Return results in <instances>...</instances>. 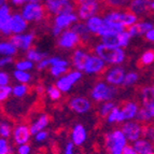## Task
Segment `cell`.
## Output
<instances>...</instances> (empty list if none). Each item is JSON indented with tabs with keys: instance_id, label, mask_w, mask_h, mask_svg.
Masks as SVG:
<instances>
[{
	"instance_id": "6da1fadb",
	"label": "cell",
	"mask_w": 154,
	"mask_h": 154,
	"mask_svg": "<svg viewBox=\"0 0 154 154\" xmlns=\"http://www.w3.org/2000/svg\"><path fill=\"white\" fill-rule=\"evenodd\" d=\"M103 20L106 25L119 30H123L137 23L139 21V17H137L128 10H109L105 12Z\"/></svg>"
},
{
	"instance_id": "7402d4cb",
	"label": "cell",
	"mask_w": 154,
	"mask_h": 154,
	"mask_svg": "<svg viewBox=\"0 0 154 154\" xmlns=\"http://www.w3.org/2000/svg\"><path fill=\"white\" fill-rule=\"evenodd\" d=\"M70 141L77 146H80L84 144V142L88 139V131L86 128L82 124H75L71 129L70 133Z\"/></svg>"
},
{
	"instance_id": "681fc988",
	"label": "cell",
	"mask_w": 154,
	"mask_h": 154,
	"mask_svg": "<svg viewBox=\"0 0 154 154\" xmlns=\"http://www.w3.org/2000/svg\"><path fill=\"white\" fill-rule=\"evenodd\" d=\"M10 81H11V77L8 72L0 70V86L10 85Z\"/></svg>"
},
{
	"instance_id": "7c38bea8",
	"label": "cell",
	"mask_w": 154,
	"mask_h": 154,
	"mask_svg": "<svg viewBox=\"0 0 154 154\" xmlns=\"http://www.w3.org/2000/svg\"><path fill=\"white\" fill-rule=\"evenodd\" d=\"M125 73H126L125 69H124V67H122L121 65L120 66H111L103 73L105 82L108 83L109 85L116 86V88L121 86L122 83H123Z\"/></svg>"
},
{
	"instance_id": "f907efd6",
	"label": "cell",
	"mask_w": 154,
	"mask_h": 154,
	"mask_svg": "<svg viewBox=\"0 0 154 154\" xmlns=\"http://www.w3.org/2000/svg\"><path fill=\"white\" fill-rule=\"evenodd\" d=\"M14 63V58L11 56H0V69L9 67L11 65H13Z\"/></svg>"
},
{
	"instance_id": "5bb4252c",
	"label": "cell",
	"mask_w": 154,
	"mask_h": 154,
	"mask_svg": "<svg viewBox=\"0 0 154 154\" xmlns=\"http://www.w3.org/2000/svg\"><path fill=\"white\" fill-rule=\"evenodd\" d=\"M106 66L107 65H106V63L103 62V59L99 58L97 55L91 54L90 53L88 59H86V63L84 65L83 72L91 75H100V73H103L106 70Z\"/></svg>"
},
{
	"instance_id": "83f0119b",
	"label": "cell",
	"mask_w": 154,
	"mask_h": 154,
	"mask_svg": "<svg viewBox=\"0 0 154 154\" xmlns=\"http://www.w3.org/2000/svg\"><path fill=\"white\" fill-rule=\"evenodd\" d=\"M69 0H43L45 11L51 15H57L62 12L63 5Z\"/></svg>"
},
{
	"instance_id": "11a10c76",
	"label": "cell",
	"mask_w": 154,
	"mask_h": 154,
	"mask_svg": "<svg viewBox=\"0 0 154 154\" xmlns=\"http://www.w3.org/2000/svg\"><path fill=\"white\" fill-rule=\"evenodd\" d=\"M143 37H144V39H146V41L151 42V43H152V42L154 41V28L149 29V30L146 31V32L143 35Z\"/></svg>"
},
{
	"instance_id": "5b68a950",
	"label": "cell",
	"mask_w": 154,
	"mask_h": 154,
	"mask_svg": "<svg viewBox=\"0 0 154 154\" xmlns=\"http://www.w3.org/2000/svg\"><path fill=\"white\" fill-rule=\"evenodd\" d=\"M127 143L128 142L121 129H113L105 135V146L109 154H122Z\"/></svg>"
},
{
	"instance_id": "30bf717a",
	"label": "cell",
	"mask_w": 154,
	"mask_h": 154,
	"mask_svg": "<svg viewBox=\"0 0 154 154\" xmlns=\"http://www.w3.org/2000/svg\"><path fill=\"white\" fill-rule=\"evenodd\" d=\"M131 38L129 37L126 29L118 31V32L110 33V35H107V36L100 38V42H103L105 44H109V45L119 46L122 49H125L126 46H128L129 43H131Z\"/></svg>"
},
{
	"instance_id": "8fae6325",
	"label": "cell",
	"mask_w": 154,
	"mask_h": 154,
	"mask_svg": "<svg viewBox=\"0 0 154 154\" xmlns=\"http://www.w3.org/2000/svg\"><path fill=\"white\" fill-rule=\"evenodd\" d=\"M81 44L78 35L71 28L65 29L57 37V45L64 50H73Z\"/></svg>"
},
{
	"instance_id": "e575fe53",
	"label": "cell",
	"mask_w": 154,
	"mask_h": 154,
	"mask_svg": "<svg viewBox=\"0 0 154 154\" xmlns=\"http://www.w3.org/2000/svg\"><path fill=\"white\" fill-rule=\"evenodd\" d=\"M105 5L113 10H122L127 8L131 0H103Z\"/></svg>"
},
{
	"instance_id": "816d5d0a",
	"label": "cell",
	"mask_w": 154,
	"mask_h": 154,
	"mask_svg": "<svg viewBox=\"0 0 154 154\" xmlns=\"http://www.w3.org/2000/svg\"><path fill=\"white\" fill-rule=\"evenodd\" d=\"M16 154H31V146L28 143L20 144L16 148Z\"/></svg>"
},
{
	"instance_id": "9c48e42d",
	"label": "cell",
	"mask_w": 154,
	"mask_h": 154,
	"mask_svg": "<svg viewBox=\"0 0 154 154\" xmlns=\"http://www.w3.org/2000/svg\"><path fill=\"white\" fill-rule=\"evenodd\" d=\"M103 5L101 2L95 3H83V5H77L75 8V14H77L79 21L85 22L92 16L98 15L103 12Z\"/></svg>"
},
{
	"instance_id": "f35d334b",
	"label": "cell",
	"mask_w": 154,
	"mask_h": 154,
	"mask_svg": "<svg viewBox=\"0 0 154 154\" xmlns=\"http://www.w3.org/2000/svg\"><path fill=\"white\" fill-rule=\"evenodd\" d=\"M35 64L28 59H20L15 63V69L16 70H22V71H30L33 69Z\"/></svg>"
},
{
	"instance_id": "1f68e13d",
	"label": "cell",
	"mask_w": 154,
	"mask_h": 154,
	"mask_svg": "<svg viewBox=\"0 0 154 154\" xmlns=\"http://www.w3.org/2000/svg\"><path fill=\"white\" fill-rule=\"evenodd\" d=\"M13 78L17 83L21 84H29L32 80L30 71H22V70H14L13 71Z\"/></svg>"
},
{
	"instance_id": "9a60e30c",
	"label": "cell",
	"mask_w": 154,
	"mask_h": 154,
	"mask_svg": "<svg viewBox=\"0 0 154 154\" xmlns=\"http://www.w3.org/2000/svg\"><path fill=\"white\" fill-rule=\"evenodd\" d=\"M68 107L72 112L77 114H86L92 109V103L91 100L83 96H75L69 99Z\"/></svg>"
},
{
	"instance_id": "db71d44e",
	"label": "cell",
	"mask_w": 154,
	"mask_h": 154,
	"mask_svg": "<svg viewBox=\"0 0 154 154\" xmlns=\"http://www.w3.org/2000/svg\"><path fill=\"white\" fill-rule=\"evenodd\" d=\"M64 154H75V144L71 141L67 142L64 148Z\"/></svg>"
},
{
	"instance_id": "d590c367",
	"label": "cell",
	"mask_w": 154,
	"mask_h": 154,
	"mask_svg": "<svg viewBox=\"0 0 154 154\" xmlns=\"http://www.w3.org/2000/svg\"><path fill=\"white\" fill-rule=\"evenodd\" d=\"M11 8L8 5H3L0 7V31L5 27V25L9 22V18L11 16Z\"/></svg>"
},
{
	"instance_id": "ab89813d",
	"label": "cell",
	"mask_w": 154,
	"mask_h": 154,
	"mask_svg": "<svg viewBox=\"0 0 154 154\" xmlns=\"http://www.w3.org/2000/svg\"><path fill=\"white\" fill-rule=\"evenodd\" d=\"M12 126L9 122H0V138L9 139L12 135Z\"/></svg>"
},
{
	"instance_id": "8d00e7d4",
	"label": "cell",
	"mask_w": 154,
	"mask_h": 154,
	"mask_svg": "<svg viewBox=\"0 0 154 154\" xmlns=\"http://www.w3.org/2000/svg\"><path fill=\"white\" fill-rule=\"evenodd\" d=\"M139 80V75L136 71H129L126 72L125 75H124V80L122 85L125 86V88H131L133 85H135Z\"/></svg>"
},
{
	"instance_id": "ba28073f",
	"label": "cell",
	"mask_w": 154,
	"mask_h": 154,
	"mask_svg": "<svg viewBox=\"0 0 154 154\" xmlns=\"http://www.w3.org/2000/svg\"><path fill=\"white\" fill-rule=\"evenodd\" d=\"M127 10L137 17L148 16L154 11V0H131Z\"/></svg>"
},
{
	"instance_id": "be15d7a7",
	"label": "cell",
	"mask_w": 154,
	"mask_h": 154,
	"mask_svg": "<svg viewBox=\"0 0 154 154\" xmlns=\"http://www.w3.org/2000/svg\"><path fill=\"white\" fill-rule=\"evenodd\" d=\"M7 1L8 0H0V7H2L3 5H7Z\"/></svg>"
},
{
	"instance_id": "603a6c76",
	"label": "cell",
	"mask_w": 154,
	"mask_h": 154,
	"mask_svg": "<svg viewBox=\"0 0 154 154\" xmlns=\"http://www.w3.org/2000/svg\"><path fill=\"white\" fill-rule=\"evenodd\" d=\"M139 110V105L136 101H126L121 108L122 118H123V121H131V120H135L137 116V112Z\"/></svg>"
},
{
	"instance_id": "cb8c5ba5",
	"label": "cell",
	"mask_w": 154,
	"mask_h": 154,
	"mask_svg": "<svg viewBox=\"0 0 154 154\" xmlns=\"http://www.w3.org/2000/svg\"><path fill=\"white\" fill-rule=\"evenodd\" d=\"M70 28L77 33L80 39V42L82 44H88L91 42V40H92V35H91V32L88 30L84 22L78 21L77 23L73 24Z\"/></svg>"
},
{
	"instance_id": "e0dca14e",
	"label": "cell",
	"mask_w": 154,
	"mask_h": 154,
	"mask_svg": "<svg viewBox=\"0 0 154 154\" xmlns=\"http://www.w3.org/2000/svg\"><path fill=\"white\" fill-rule=\"evenodd\" d=\"M9 28H10L11 36L12 35H20L26 32L28 29V23L23 18L20 13H12L9 20Z\"/></svg>"
},
{
	"instance_id": "ffe728a7",
	"label": "cell",
	"mask_w": 154,
	"mask_h": 154,
	"mask_svg": "<svg viewBox=\"0 0 154 154\" xmlns=\"http://www.w3.org/2000/svg\"><path fill=\"white\" fill-rule=\"evenodd\" d=\"M154 118V101L149 103H141V107H139L137 112L136 121L141 124H151Z\"/></svg>"
},
{
	"instance_id": "52a82bcc",
	"label": "cell",
	"mask_w": 154,
	"mask_h": 154,
	"mask_svg": "<svg viewBox=\"0 0 154 154\" xmlns=\"http://www.w3.org/2000/svg\"><path fill=\"white\" fill-rule=\"evenodd\" d=\"M142 127L143 124L139 123L136 120H131V121H125L122 123L121 131L123 135L125 136L127 142H131L138 140L139 138H141L142 135Z\"/></svg>"
},
{
	"instance_id": "d4e9b609",
	"label": "cell",
	"mask_w": 154,
	"mask_h": 154,
	"mask_svg": "<svg viewBox=\"0 0 154 154\" xmlns=\"http://www.w3.org/2000/svg\"><path fill=\"white\" fill-rule=\"evenodd\" d=\"M50 124V116L46 114V113H42L40 116H37L31 124L28 126L29 127V131H30L31 136H33L37 131H43Z\"/></svg>"
},
{
	"instance_id": "b9f144b4",
	"label": "cell",
	"mask_w": 154,
	"mask_h": 154,
	"mask_svg": "<svg viewBox=\"0 0 154 154\" xmlns=\"http://www.w3.org/2000/svg\"><path fill=\"white\" fill-rule=\"evenodd\" d=\"M116 106V103H113L112 100L103 103H101V106H100V108H99V116H101V118L105 119L106 116H108L109 113L111 112V110H112Z\"/></svg>"
},
{
	"instance_id": "4316f807",
	"label": "cell",
	"mask_w": 154,
	"mask_h": 154,
	"mask_svg": "<svg viewBox=\"0 0 154 154\" xmlns=\"http://www.w3.org/2000/svg\"><path fill=\"white\" fill-rule=\"evenodd\" d=\"M84 24L92 36H97V33L99 32V30L101 29V27H103L105 23H103V15L98 14V15L92 16L88 20H86L84 22Z\"/></svg>"
},
{
	"instance_id": "c3c4849f",
	"label": "cell",
	"mask_w": 154,
	"mask_h": 154,
	"mask_svg": "<svg viewBox=\"0 0 154 154\" xmlns=\"http://www.w3.org/2000/svg\"><path fill=\"white\" fill-rule=\"evenodd\" d=\"M11 96V86H0V103H5Z\"/></svg>"
},
{
	"instance_id": "484cf974",
	"label": "cell",
	"mask_w": 154,
	"mask_h": 154,
	"mask_svg": "<svg viewBox=\"0 0 154 154\" xmlns=\"http://www.w3.org/2000/svg\"><path fill=\"white\" fill-rule=\"evenodd\" d=\"M133 148L137 154H154L153 142L144 138H139L138 140L133 142Z\"/></svg>"
},
{
	"instance_id": "91938a15",
	"label": "cell",
	"mask_w": 154,
	"mask_h": 154,
	"mask_svg": "<svg viewBox=\"0 0 154 154\" xmlns=\"http://www.w3.org/2000/svg\"><path fill=\"white\" fill-rule=\"evenodd\" d=\"M11 3L15 7H22L25 2V0H11Z\"/></svg>"
},
{
	"instance_id": "74e56055",
	"label": "cell",
	"mask_w": 154,
	"mask_h": 154,
	"mask_svg": "<svg viewBox=\"0 0 154 154\" xmlns=\"http://www.w3.org/2000/svg\"><path fill=\"white\" fill-rule=\"evenodd\" d=\"M46 96L52 100V101H57L62 98V94L63 93L58 90V88L55 86V85H49L45 88V92Z\"/></svg>"
},
{
	"instance_id": "f6af8a7d",
	"label": "cell",
	"mask_w": 154,
	"mask_h": 154,
	"mask_svg": "<svg viewBox=\"0 0 154 154\" xmlns=\"http://www.w3.org/2000/svg\"><path fill=\"white\" fill-rule=\"evenodd\" d=\"M68 71V67H59V66H51L50 67V73L53 78L58 79Z\"/></svg>"
},
{
	"instance_id": "6f0895ef",
	"label": "cell",
	"mask_w": 154,
	"mask_h": 154,
	"mask_svg": "<svg viewBox=\"0 0 154 154\" xmlns=\"http://www.w3.org/2000/svg\"><path fill=\"white\" fill-rule=\"evenodd\" d=\"M62 29L58 28V27H56V26L54 25H52L51 26V33H52V36L53 37H58L60 33H62Z\"/></svg>"
},
{
	"instance_id": "680465c9",
	"label": "cell",
	"mask_w": 154,
	"mask_h": 154,
	"mask_svg": "<svg viewBox=\"0 0 154 154\" xmlns=\"http://www.w3.org/2000/svg\"><path fill=\"white\" fill-rule=\"evenodd\" d=\"M103 0H75L77 5H83V3H95V2H101Z\"/></svg>"
},
{
	"instance_id": "bcb514c9",
	"label": "cell",
	"mask_w": 154,
	"mask_h": 154,
	"mask_svg": "<svg viewBox=\"0 0 154 154\" xmlns=\"http://www.w3.org/2000/svg\"><path fill=\"white\" fill-rule=\"evenodd\" d=\"M141 138L148 139V140H150V141H153L154 129H153V126H152L151 124H146V125H143V127H142Z\"/></svg>"
},
{
	"instance_id": "277c9868",
	"label": "cell",
	"mask_w": 154,
	"mask_h": 154,
	"mask_svg": "<svg viewBox=\"0 0 154 154\" xmlns=\"http://www.w3.org/2000/svg\"><path fill=\"white\" fill-rule=\"evenodd\" d=\"M118 95V88L105 81H98L91 91V98L95 103H105L113 100Z\"/></svg>"
},
{
	"instance_id": "d6986e66",
	"label": "cell",
	"mask_w": 154,
	"mask_h": 154,
	"mask_svg": "<svg viewBox=\"0 0 154 154\" xmlns=\"http://www.w3.org/2000/svg\"><path fill=\"white\" fill-rule=\"evenodd\" d=\"M88 55H90V52L85 48H75L71 55V65L73 69L83 72L84 65L86 63Z\"/></svg>"
},
{
	"instance_id": "94428289",
	"label": "cell",
	"mask_w": 154,
	"mask_h": 154,
	"mask_svg": "<svg viewBox=\"0 0 154 154\" xmlns=\"http://www.w3.org/2000/svg\"><path fill=\"white\" fill-rule=\"evenodd\" d=\"M36 92L38 93L39 95H42V94H44V92H45V88H44V86H42V85H37V86H36Z\"/></svg>"
},
{
	"instance_id": "60d3db41",
	"label": "cell",
	"mask_w": 154,
	"mask_h": 154,
	"mask_svg": "<svg viewBox=\"0 0 154 154\" xmlns=\"http://www.w3.org/2000/svg\"><path fill=\"white\" fill-rule=\"evenodd\" d=\"M154 63V52L153 50H148L143 52L142 55L140 56V64L142 66H150Z\"/></svg>"
},
{
	"instance_id": "3957f363",
	"label": "cell",
	"mask_w": 154,
	"mask_h": 154,
	"mask_svg": "<svg viewBox=\"0 0 154 154\" xmlns=\"http://www.w3.org/2000/svg\"><path fill=\"white\" fill-rule=\"evenodd\" d=\"M27 23H40L46 17V11L41 2H26L22 5L21 12Z\"/></svg>"
},
{
	"instance_id": "44dd1931",
	"label": "cell",
	"mask_w": 154,
	"mask_h": 154,
	"mask_svg": "<svg viewBox=\"0 0 154 154\" xmlns=\"http://www.w3.org/2000/svg\"><path fill=\"white\" fill-rule=\"evenodd\" d=\"M154 28L153 23L151 21H138L134 25L129 26L128 28H126L128 32L129 37L133 38H139V37H143V35L149 30V29Z\"/></svg>"
},
{
	"instance_id": "f5cc1de1",
	"label": "cell",
	"mask_w": 154,
	"mask_h": 154,
	"mask_svg": "<svg viewBox=\"0 0 154 154\" xmlns=\"http://www.w3.org/2000/svg\"><path fill=\"white\" fill-rule=\"evenodd\" d=\"M37 69L39 71H43V70L50 68V63H49V57H45V58L41 59L40 62L37 63Z\"/></svg>"
},
{
	"instance_id": "2e32d148",
	"label": "cell",
	"mask_w": 154,
	"mask_h": 154,
	"mask_svg": "<svg viewBox=\"0 0 154 154\" xmlns=\"http://www.w3.org/2000/svg\"><path fill=\"white\" fill-rule=\"evenodd\" d=\"M12 139L13 142L16 144V146H20V144H25L28 143L29 140H30L31 134L29 131L28 125L26 124H18L15 127L12 128Z\"/></svg>"
},
{
	"instance_id": "6125c7cd",
	"label": "cell",
	"mask_w": 154,
	"mask_h": 154,
	"mask_svg": "<svg viewBox=\"0 0 154 154\" xmlns=\"http://www.w3.org/2000/svg\"><path fill=\"white\" fill-rule=\"evenodd\" d=\"M42 0H25V2H41Z\"/></svg>"
},
{
	"instance_id": "836d02e7",
	"label": "cell",
	"mask_w": 154,
	"mask_h": 154,
	"mask_svg": "<svg viewBox=\"0 0 154 154\" xmlns=\"http://www.w3.org/2000/svg\"><path fill=\"white\" fill-rule=\"evenodd\" d=\"M141 103H149L154 101V88L153 86H144L140 92Z\"/></svg>"
},
{
	"instance_id": "7a4b0ae2",
	"label": "cell",
	"mask_w": 154,
	"mask_h": 154,
	"mask_svg": "<svg viewBox=\"0 0 154 154\" xmlns=\"http://www.w3.org/2000/svg\"><path fill=\"white\" fill-rule=\"evenodd\" d=\"M94 54L101 58L106 65L120 66L126 60V52L122 48L99 42L94 46Z\"/></svg>"
},
{
	"instance_id": "f1b7e54d",
	"label": "cell",
	"mask_w": 154,
	"mask_h": 154,
	"mask_svg": "<svg viewBox=\"0 0 154 154\" xmlns=\"http://www.w3.org/2000/svg\"><path fill=\"white\" fill-rule=\"evenodd\" d=\"M25 55H26V59L32 62L33 64H37V63L40 62L41 59L48 57V54H46L45 52L40 51V50L36 49V48H30L29 50H27Z\"/></svg>"
},
{
	"instance_id": "4dcf8cb0",
	"label": "cell",
	"mask_w": 154,
	"mask_h": 154,
	"mask_svg": "<svg viewBox=\"0 0 154 154\" xmlns=\"http://www.w3.org/2000/svg\"><path fill=\"white\" fill-rule=\"evenodd\" d=\"M30 91V88L28 86V84H21V83H16L15 85H13L11 88V95L13 97L18 98H24Z\"/></svg>"
},
{
	"instance_id": "f546056e",
	"label": "cell",
	"mask_w": 154,
	"mask_h": 154,
	"mask_svg": "<svg viewBox=\"0 0 154 154\" xmlns=\"http://www.w3.org/2000/svg\"><path fill=\"white\" fill-rule=\"evenodd\" d=\"M17 53V50L12 43L7 40L0 41V56H11L14 57Z\"/></svg>"
},
{
	"instance_id": "8992f818",
	"label": "cell",
	"mask_w": 154,
	"mask_h": 154,
	"mask_svg": "<svg viewBox=\"0 0 154 154\" xmlns=\"http://www.w3.org/2000/svg\"><path fill=\"white\" fill-rule=\"evenodd\" d=\"M82 75L83 72L79 71V70L73 69L70 71L68 70L65 75L56 79V82L54 85L62 93H69L72 90V88L82 79Z\"/></svg>"
},
{
	"instance_id": "ac0fdd59",
	"label": "cell",
	"mask_w": 154,
	"mask_h": 154,
	"mask_svg": "<svg viewBox=\"0 0 154 154\" xmlns=\"http://www.w3.org/2000/svg\"><path fill=\"white\" fill-rule=\"evenodd\" d=\"M79 21L75 12L71 13H65V14H57L54 15V20H53V25L60 28L62 30L70 28L73 24H75Z\"/></svg>"
},
{
	"instance_id": "ee69618b",
	"label": "cell",
	"mask_w": 154,
	"mask_h": 154,
	"mask_svg": "<svg viewBox=\"0 0 154 154\" xmlns=\"http://www.w3.org/2000/svg\"><path fill=\"white\" fill-rule=\"evenodd\" d=\"M0 154H13V146L8 139L0 138Z\"/></svg>"
},
{
	"instance_id": "7bdbcfd3",
	"label": "cell",
	"mask_w": 154,
	"mask_h": 154,
	"mask_svg": "<svg viewBox=\"0 0 154 154\" xmlns=\"http://www.w3.org/2000/svg\"><path fill=\"white\" fill-rule=\"evenodd\" d=\"M49 63H50V67L59 66V67H68L69 68V62L66 58H63V57H59V56L49 57Z\"/></svg>"
},
{
	"instance_id": "9f6ffc18",
	"label": "cell",
	"mask_w": 154,
	"mask_h": 154,
	"mask_svg": "<svg viewBox=\"0 0 154 154\" xmlns=\"http://www.w3.org/2000/svg\"><path fill=\"white\" fill-rule=\"evenodd\" d=\"M122 154H137V152L135 151V149L133 148L131 144L127 143L125 146H124L123 151H122Z\"/></svg>"
},
{
	"instance_id": "7dc6e473",
	"label": "cell",
	"mask_w": 154,
	"mask_h": 154,
	"mask_svg": "<svg viewBox=\"0 0 154 154\" xmlns=\"http://www.w3.org/2000/svg\"><path fill=\"white\" fill-rule=\"evenodd\" d=\"M49 131L43 129V131H37L33 137H35V141L36 142H39V143H43L45 142L48 139H49Z\"/></svg>"
},
{
	"instance_id": "d6a6232c",
	"label": "cell",
	"mask_w": 154,
	"mask_h": 154,
	"mask_svg": "<svg viewBox=\"0 0 154 154\" xmlns=\"http://www.w3.org/2000/svg\"><path fill=\"white\" fill-rule=\"evenodd\" d=\"M105 119L108 124H116V123L122 124L124 122L123 118H122L121 111H120V108H119L118 106H116Z\"/></svg>"
},
{
	"instance_id": "4fadbf2b",
	"label": "cell",
	"mask_w": 154,
	"mask_h": 154,
	"mask_svg": "<svg viewBox=\"0 0 154 154\" xmlns=\"http://www.w3.org/2000/svg\"><path fill=\"white\" fill-rule=\"evenodd\" d=\"M36 36L33 32H24L20 35H12L10 38V42L15 46V49L20 51L26 52L30 48H32V44L35 42Z\"/></svg>"
}]
</instances>
